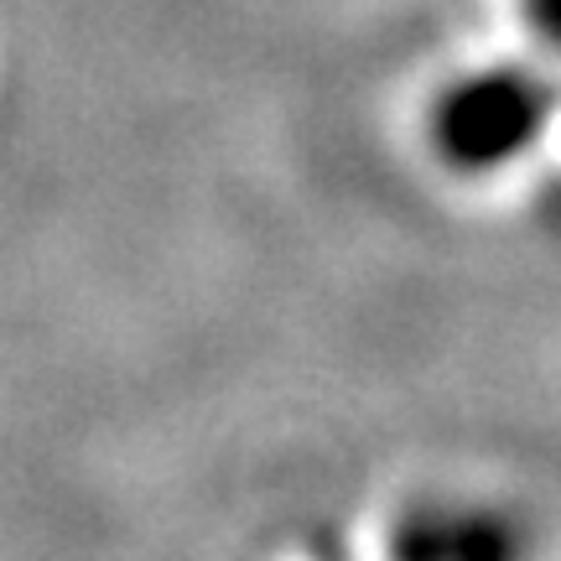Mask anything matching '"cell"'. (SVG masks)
<instances>
[{
  "label": "cell",
  "instance_id": "1",
  "mask_svg": "<svg viewBox=\"0 0 561 561\" xmlns=\"http://www.w3.org/2000/svg\"><path fill=\"white\" fill-rule=\"evenodd\" d=\"M546 115H551V89L536 73L525 68L468 73L432 104V146L453 172L483 178L530 151Z\"/></svg>",
  "mask_w": 561,
  "mask_h": 561
},
{
  "label": "cell",
  "instance_id": "2",
  "mask_svg": "<svg viewBox=\"0 0 561 561\" xmlns=\"http://www.w3.org/2000/svg\"><path fill=\"white\" fill-rule=\"evenodd\" d=\"M385 561H536V530L500 500H416L390 525Z\"/></svg>",
  "mask_w": 561,
  "mask_h": 561
},
{
  "label": "cell",
  "instance_id": "3",
  "mask_svg": "<svg viewBox=\"0 0 561 561\" xmlns=\"http://www.w3.org/2000/svg\"><path fill=\"white\" fill-rule=\"evenodd\" d=\"M520 5H525V21L536 26V37L551 53H561V0H520Z\"/></svg>",
  "mask_w": 561,
  "mask_h": 561
}]
</instances>
